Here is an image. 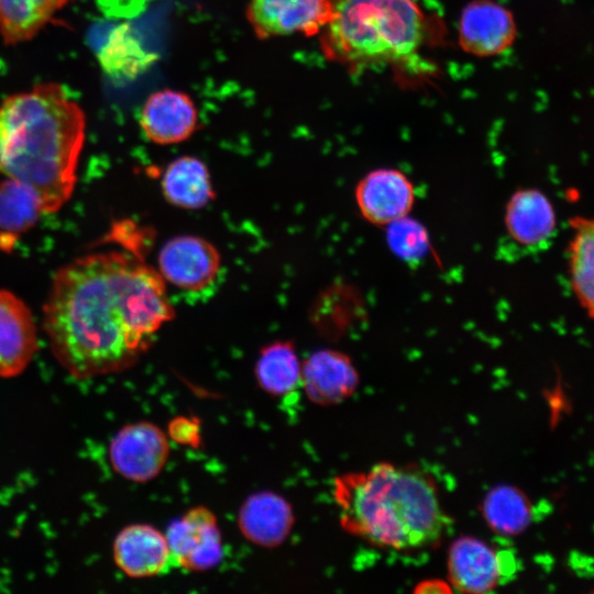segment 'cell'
Masks as SVG:
<instances>
[{"instance_id":"obj_4","label":"cell","mask_w":594,"mask_h":594,"mask_svg":"<svg viewBox=\"0 0 594 594\" xmlns=\"http://www.w3.org/2000/svg\"><path fill=\"white\" fill-rule=\"evenodd\" d=\"M428 24L417 0H332L320 46L351 68L400 63L422 47Z\"/></svg>"},{"instance_id":"obj_15","label":"cell","mask_w":594,"mask_h":594,"mask_svg":"<svg viewBox=\"0 0 594 594\" xmlns=\"http://www.w3.org/2000/svg\"><path fill=\"white\" fill-rule=\"evenodd\" d=\"M359 373L351 359L331 349L311 353L301 365V385L318 405H334L349 398L359 385Z\"/></svg>"},{"instance_id":"obj_22","label":"cell","mask_w":594,"mask_h":594,"mask_svg":"<svg viewBox=\"0 0 594 594\" xmlns=\"http://www.w3.org/2000/svg\"><path fill=\"white\" fill-rule=\"evenodd\" d=\"M301 365L290 341H275L260 351L254 374L264 392L284 396L301 383Z\"/></svg>"},{"instance_id":"obj_5","label":"cell","mask_w":594,"mask_h":594,"mask_svg":"<svg viewBox=\"0 0 594 594\" xmlns=\"http://www.w3.org/2000/svg\"><path fill=\"white\" fill-rule=\"evenodd\" d=\"M516 570L515 558L479 538L462 536L448 552L450 585L463 593H486L502 585Z\"/></svg>"},{"instance_id":"obj_12","label":"cell","mask_w":594,"mask_h":594,"mask_svg":"<svg viewBox=\"0 0 594 594\" xmlns=\"http://www.w3.org/2000/svg\"><path fill=\"white\" fill-rule=\"evenodd\" d=\"M198 120L193 99L186 92L169 88L150 95L140 114L144 135L158 145L186 141L197 130Z\"/></svg>"},{"instance_id":"obj_26","label":"cell","mask_w":594,"mask_h":594,"mask_svg":"<svg viewBox=\"0 0 594 594\" xmlns=\"http://www.w3.org/2000/svg\"><path fill=\"white\" fill-rule=\"evenodd\" d=\"M168 437L180 446L197 447L200 443V427L193 417H175L168 425Z\"/></svg>"},{"instance_id":"obj_23","label":"cell","mask_w":594,"mask_h":594,"mask_svg":"<svg viewBox=\"0 0 594 594\" xmlns=\"http://www.w3.org/2000/svg\"><path fill=\"white\" fill-rule=\"evenodd\" d=\"M483 517L488 527L502 536H516L530 525L532 505L526 494L512 485L490 490L482 504Z\"/></svg>"},{"instance_id":"obj_2","label":"cell","mask_w":594,"mask_h":594,"mask_svg":"<svg viewBox=\"0 0 594 594\" xmlns=\"http://www.w3.org/2000/svg\"><path fill=\"white\" fill-rule=\"evenodd\" d=\"M86 135L81 107L56 82H42L0 105V174L31 188L43 212L72 196Z\"/></svg>"},{"instance_id":"obj_20","label":"cell","mask_w":594,"mask_h":594,"mask_svg":"<svg viewBox=\"0 0 594 594\" xmlns=\"http://www.w3.org/2000/svg\"><path fill=\"white\" fill-rule=\"evenodd\" d=\"M156 59L157 55L145 50L128 23L117 25L98 52L101 67L116 79H133Z\"/></svg>"},{"instance_id":"obj_24","label":"cell","mask_w":594,"mask_h":594,"mask_svg":"<svg viewBox=\"0 0 594 594\" xmlns=\"http://www.w3.org/2000/svg\"><path fill=\"white\" fill-rule=\"evenodd\" d=\"M43 212L38 197L24 184L6 178L0 183V233L10 238L32 228Z\"/></svg>"},{"instance_id":"obj_1","label":"cell","mask_w":594,"mask_h":594,"mask_svg":"<svg viewBox=\"0 0 594 594\" xmlns=\"http://www.w3.org/2000/svg\"><path fill=\"white\" fill-rule=\"evenodd\" d=\"M174 316L157 270L138 255L110 251L56 272L43 326L58 363L86 380L131 366Z\"/></svg>"},{"instance_id":"obj_6","label":"cell","mask_w":594,"mask_h":594,"mask_svg":"<svg viewBox=\"0 0 594 594\" xmlns=\"http://www.w3.org/2000/svg\"><path fill=\"white\" fill-rule=\"evenodd\" d=\"M168 455V436L148 421L124 426L109 446V460L113 470L125 480L136 483L155 479L166 465Z\"/></svg>"},{"instance_id":"obj_7","label":"cell","mask_w":594,"mask_h":594,"mask_svg":"<svg viewBox=\"0 0 594 594\" xmlns=\"http://www.w3.org/2000/svg\"><path fill=\"white\" fill-rule=\"evenodd\" d=\"M246 20L261 40L320 34L332 13V0H250Z\"/></svg>"},{"instance_id":"obj_18","label":"cell","mask_w":594,"mask_h":594,"mask_svg":"<svg viewBox=\"0 0 594 594\" xmlns=\"http://www.w3.org/2000/svg\"><path fill=\"white\" fill-rule=\"evenodd\" d=\"M161 187L170 205L188 210L201 209L216 197L207 165L190 155L169 163L163 173Z\"/></svg>"},{"instance_id":"obj_9","label":"cell","mask_w":594,"mask_h":594,"mask_svg":"<svg viewBox=\"0 0 594 594\" xmlns=\"http://www.w3.org/2000/svg\"><path fill=\"white\" fill-rule=\"evenodd\" d=\"M157 272L169 284L197 292L218 276L221 256L217 248L198 235H178L161 249Z\"/></svg>"},{"instance_id":"obj_8","label":"cell","mask_w":594,"mask_h":594,"mask_svg":"<svg viewBox=\"0 0 594 594\" xmlns=\"http://www.w3.org/2000/svg\"><path fill=\"white\" fill-rule=\"evenodd\" d=\"M165 536L173 566L201 572L215 568L222 559L223 548L218 521L207 507L189 509L168 526Z\"/></svg>"},{"instance_id":"obj_25","label":"cell","mask_w":594,"mask_h":594,"mask_svg":"<svg viewBox=\"0 0 594 594\" xmlns=\"http://www.w3.org/2000/svg\"><path fill=\"white\" fill-rule=\"evenodd\" d=\"M386 227L387 242L399 257L406 261H417L426 254L428 239L420 223L406 216Z\"/></svg>"},{"instance_id":"obj_10","label":"cell","mask_w":594,"mask_h":594,"mask_svg":"<svg viewBox=\"0 0 594 594\" xmlns=\"http://www.w3.org/2000/svg\"><path fill=\"white\" fill-rule=\"evenodd\" d=\"M516 35L513 13L494 0H473L461 11L458 40L468 54L496 56L513 45Z\"/></svg>"},{"instance_id":"obj_11","label":"cell","mask_w":594,"mask_h":594,"mask_svg":"<svg viewBox=\"0 0 594 594\" xmlns=\"http://www.w3.org/2000/svg\"><path fill=\"white\" fill-rule=\"evenodd\" d=\"M362 217L372 224L388 226L406 217L415 201V187L400 170L378 168L360 179L354 190Z\"/></svg>"},{"instance_id":"obj_19","label":"cell","mask_w":594,"mask_h":594,"mask_svg":"<svg viewBox=\"0 0 594 594\" xmlns=\"http://www.w3.org/2000/svg\"><path fill=\"white\" fill-rule=\"evenodd\" d=\"M568 249L573 293L590 318L594 319V217H574Z\"/></svg>"},{"instance_id":"obj_3","label":"cell","mask_w":594,"mask_h":594,"mask_svg":"<svg viewBox=\"0 0 594 594\" xmlns=\"http://www.w3.org/2000/svg\"><path fill=\"white\" fill-rule=\"evenodd\" d=\"M340 524L370 544L398 551L432 547L448 517L433 480L414 466L381 462L333 481Z\"/></svg>"},{"instance_id":"obj_21","label":"cell","mask_w":594,"mask_h":594,"mask_svg":"<svg viewBox=\"0 0 594 594\" xmlns=\"http://www.w3.org/2000/svg\"><path fill=\"white\" fill-rule=\"evenodd\" d=\"M69 0H0V34L6 44L33 38Z\"/></svg>"},{"instance_id":"obj_13","label":"cell","mask_w":594,"mask_h":594,"mask_svg":"<svg viewBox=\"0 0 594 594\" xmlns=\"http://www.w3.org/2000/svg\"><path fill=\"white\" fill-rule=\"evenodd\" d=\"M37 350V333L29 307L0 289V378L21 374Z\"/></svg>"},{"instance_id":"obj_14","label":"cell","mask_w":594,"mask_h":594,"mask_svg":"<svg viewBox=\"0 0 594 594\" xmlns=\"http://www.w3.org/2000/svg\"><path fill=\"white\" fill-rule=\"evenodd\" d=\"M112 552L116 565L132 579L161 575L173 568L166 536L146 524L124 527L113 541Z\"/></svg>"},{"instance_id":"obj_16","label":"cell","mask_w":594,"mask_h":594,"mask_svg":"<svg viewBox=\"0 0 594 594\" xmlns=\"http://www.w3.org/2000/svg\"><path fill=\"white\" fill-rule=\"evenodd\" d=\"M512 241L528 250L542 248L556 233L557 219L548 197L535 188L515 191L504 216Z\"/></svg>"},{"instance_id":"obj_17","label":"cell","mask_w":594,"mask_h":594,"mask_svg":"<svg viewBox=\"0 0 594 594\" xmlns=\"http://www.w3.org/2000/svg\"><path fill=\"white\" fill-rule=\"evenodd\" d=\"M238 526L246 540L265 548L283 543L294 526L290 504L264 491L248 497L239 510Z\"/></svg>"}]
</instances>
